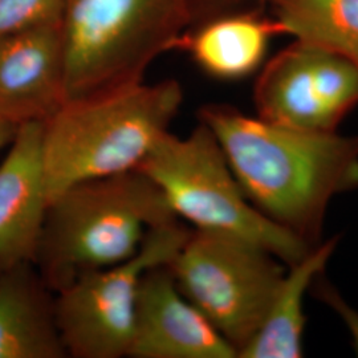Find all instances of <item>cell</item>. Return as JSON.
<instances>
[{
	"label": "cell",
	"mask_w": 358,
	"mask_h": 358,
	"mask_svg": "<svg viewBox=\"0 0 358 358\" xmlns=\"http://www.w3.org/2000/svg\"><path fill=\"white\" fill-rule=\"evenodd\" d=\"M287 35L344 56L358 68V0H263Z\"/></svg>",
	"instance_id": "cell-15"
},
{
	"label": "cell",
	"mask_w": 358,
	"mask_h": 358,
	"mask_svg": "<svg viewBox=\"0 0 358 358\" xmlns=\"http://www.w3.org/2000/svg\"><path fill=\"white\" fill-rule=\"evenodd\" d=\"M254 103L257 117L268 122L337 131L358 105V68L336 52L294 38L263 66Z\"/></svg>",
	"instance_id": "cell-8"
},
{
	"label": "cell",
	"mask_w": 358,
	"mask_h": 358,
	"mask_svg": "<svg viewBox=\"0 0 358 358\" xmlns=\"http://www.w3.org/2000/svg\"><path fill=\"white\" fill-rule=\"evenodd\" d=\"M324 272L319 275L310 285V291L320 301L325 303L334 313L345 324L346 329L350 333L353 346L358 355V312L350 307L341 294L333 287L331 282L324 279Z\"/></svg>",
	"instance_id": "cell-17"
},
{
	"label": "cell",
	"mask_w": 358,
	"mask_h": 358,
	"mask_svg": "<svg viewBox=\"0 0 358 358\" xmlns=\"http://www.w3.org/2000/svg\"><path fill=\"white\" fill-rule=\"evenodd\" d=\"M52 294L34 263L0 267V358L68 356Z\"/></svg>",
	"instance_id": "cell-12"
},
{
	"label": "cell",
	"mask_w": 358,
	"mask_h": 358,
	"mask_svg": "<svg viewBox=\"0 0 358 358\" xmlns=\"http://www.w3.org/2000/svg\"><path fill=\"white\" fill-rule=\"evenodd\" d=\"M279 262L243 238L194 229L167 266L179 291L239 357L260 329L280 287L285 269Z\"/></svg>",
	"instance_id": "cell-6"
},
{
	"label": "cell",
	"mask_w": 358,
	"mask_h": 358,
	"mask_svg": "<svg viewBox=\"0 0 358 358\" xmlns=\"http://www.w3.org/2000/svg\"><path fill=\"white\" fill-rule=\"evenodd\" d=\"M17 127L0 118V149H3L7 145H11Z\"/></svg>",
	"instance_id": "cell-19"
},
{
	"label": "cell",
	"mask_w": 358,
	"mask_h": 358,
	"mask_svg": "<svg viewBox=\"0 0 358 358\" xmlns=\"http://www.w3.org/2000/svg\"><path fill=\"white\" fill-rule=\"evenodd\" d=\"M177 219L140 169L80 182L50 202L35 267L57 294L88 272L131 259L150 231Z\"/></svg>",
	"instance_id": "cell-2"
},
{
	"label": "cell",
	"mask_w": 358,
	"mask_h": 358,
	"mask_svg": "<svg viewBox=\"0 0 358 358\" xmlns=\"http://www.w3.org/2000/svg\"><path fill=\"white\" fill-rule=\"evenodd\" d=\"M248 201L315 247L328 206L358 189V137L288 128L223 103L199 109Z\"/></svg>",
	"instance_id": "cell-1"
},
{
	"label": "cell",
	"mask_w": 358,
	"mask_h": 358,
	"mask_svg": "<svg viewBox=\"0 0 358 358\" xmlns=\"http://www.w3.org/2000/svg\"><path fill=\"white\" fill-rule=\"evenodd\" d=\"M176 80L73 100L43 122L48 205L68 187L138 169L178 113Z\"/></svg>",
	"instance_id": "cell-3"
},
{
	"label": "cell",
	"mask_w": 358,
	"mask_h": 358,
	"mask_svg": "<svg viewBox=\"0 0 358 358\" xmlns=\"http://www.w3.org/2000/svg\"><path fill=\"white\" fill-rule=\"evenodd\" d=\"M338 238L315 245L301 260L288 266L268 313L241 358L303 357V333L307 317L304 297L329 262Z\"/></svg>",
	"instance_id": "cell-14"
},
{
	"label": "cell",
	"mask_w": 358,
	"mask_h": 358,
	"mask_svg": "<svg viewBox=\"0 0 358 358\" xmlns=\"http://www.w3.org/2000/svg\"><path fill=\"white\" fill-rule=\"evenodd\" d=\"M138 169L164 192L176 217L195 229L247 239L287 266L313 248L248 201L214 133L202 122L186 138L167 131Z\"/></svg>",
	"instance_id": "cell-5"
},
{
	"label": "cell",
	"mask_w": 358,
	"mask_h": 358,
	"mask_svg": "<svg viewBox=\"0 0 358 358\" xmlns=\"http://www.w3.org/2000/svg\"><path fill=\"white\" fill-rule=\"evenodd\" d=\"M128 357L235 358V349L179 291L167 264L142 276Z\"/></svg>",
	"instance_id": "cell-9"
},
{
	"label": "cell",
	"mask_w": 358,
	"mask_h": 358,
	"mask_svg": "<svg viewBox=\"0 0 358 358\" xmlns=\"http://www.w3.org/2000/svg\"><path fill=\"white\" fill-rule=\"evenodd\" d=\"M64 103L60 23L0 38V118L15 127L45 121Z\"/></svg>",
	"instance_id": "cell-10"
},
{
	"label": "cell",
	"mask_w": 358,
	"mask_h": 358,
	"mask_svg": "<svg viewBox=\"0 0 358 358\" xmlns=\"http://www.w3.org/2000/svg\"><path fill=\"white\" fill-rule=\"evenodd\" d=\"M287 35L273 16L259 13H219L194 31L185 32L178 50L189 52L208 76L241 80L263 63L271 38Z\"/></svg>",
	"instance_id": "cell-13"
},
{
	"label": "cell",
	"mask_w": 358,
	"mask_h": 358,
	"mask_svg": "<svg viewBox=\"0 0 358 358\" xmlns=\"http://www.w3.org/2000/svg\"><path fill=\"white\" fill-rule=\"evenodd\" d=\"M190 231L179 219L157 227L131 259L88 272L57 292L56 322L68 356L128 357L142 276L169 264Z\"/></svg>",
	"instance_id": "cell-7"
},
{
	"label": "cell",
	"mask_w": 358,
	"mask_h": 358,
	"mask_svg": "<svg viewBox=\"0 0 358 358\" xmlns=\"http://www.w3.org/2000/svg\"><path fill=\"white\" fill-rule=\"evenodd\" d=\"M64 0H0V38L60 23Z\"/></svg>",
	"instance_id": "cell-16"
},
{
	"label": "cell",
	"mask_w": 358,
	"mask_h": 358,
	"mask_svg": "<svg viewBox=\"0 0 358 358\" xmlns=\"http://www.w3.org/2000/svg\"><path fill=\"white\" fill-rule=\"evenodd\" d=\"M43 122L17 127L10 152L0 165V267L35 264L48 210Z\"/></svg>",
	"instance_id": "cell-11"
},
{
	"label": "cell",
	"mask_w": 358,
	"mask_h": 358,
	"mask_svg": "<svg viewBox=\"0 0 358 358\" xmlns=\"http://www.w3.org/2000/svg\"><path fill=\"white\" fill-rule=\"evenodd\" d=\"M192 23L189 0H64L65 103L141 84Z\"/></svg>",
	"instance_id": "cell-4"
},
{
	"label": "cell",
	"mask_w": 358,
	"mask_h": 358,
	"mask_svg": "<svg viewBox=\"0 0 358 358\" xmlns=\"http://www.w3.org/2000/svg\"><path fill=\"white\" fill-rule=\"evenodd\" d=\"M245 0H189L192 13V23L196 20H206L219 15Z\"/></svg>",
	"instance_id": "cell-18"
}]
</instances>
